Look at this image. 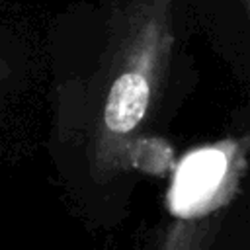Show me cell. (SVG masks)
I'll return each instance as SVG.
<instances>
[{
	"label": "cell",
	"instance_id": "1",
	"mask_svg": "<svg viewBox=\"0 0 250 250\" xmlns=\"http://www.w3.org/2000/svg\"><path fill=\"white\" fill-rule=\"evenodd\" d=\"M174 41V0H129L117 14L88 146L98 180L129 170L131 146L160 98Z\"/></svg>",
	"mask_w": 250,
	"mask_h": 250
},
{
	"label": "cell",
	"instance_id": "2",
	"mask_svg": "<svg viewBox=\"0 0 250 250\" xmlns=\"http://www.w3.org/2000/svg\"><path fill=\"white\" fill-rule=\"evenodd\" d=\"M246 166V139L223 141L193 152L178 170L170 201L180 219L223 211Z\"/></svg>",
	"mask_w": 250,
	"mask_h": 250
},
{
	"label": "cell",
	"instance_id": "3",
	"mask_svg": "<svg viewBox=\"0 0 250 250\" xmlns=\"http://www.w3.org/2000/svg\"><path fill=\"white\" fill-rule=\"evenodd\" d=\"M225 211L205 217L176 219L162 232L154 250H211L215 236L221 230Z\"/></svg>",
	"mask_w": 250,
	"mask_h": 250
},
{
	"label": "cell",
	"instance_id": "4",
	"mask_svg": "<svg viewBox=\"0 0 250 250\" xmlns=\"http://www.w3.org/2000/svg\"><path fill=\"white\" fill-rule=\"evenodd\" d=\"M6 76H8V66L4 61H0V80H4Z\"/></svg>",
	"mask_w": 250,
	"mask_h": 250
}]
</instances>
